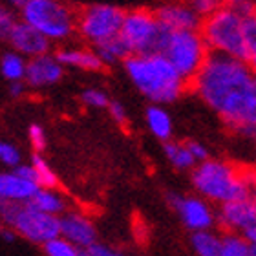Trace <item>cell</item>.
<instances>
[{
  "label": "cell",
  "mask_w": 256,
  "mask_h": 256,
  "mask_svg": "<svg viewBox=\"0 0 256 256\" xmlns=\"http://www.w3.org/2000/svg\"><path fill=\"white\" fill-rule=\"evenodd\" d=\"M62 74L64 66L57 60V57L46 54L28 60L24 80L30 88H48L57 84L62 79Z\"/></svg>",
  "instance_id": "obj_14"
},
{
  "label": "cell",
  "mask_w": 256,
  "mask_h": 256,
  "mask_svg": "<svg viewBox=\"0 0 256 256\" xmlns=\"http://www.w3.org/2000/svg\"><path fill=\"white\" fill-rule=\"evenodd\" d=\"M163 152H165L166 161H168L172 165V168H176V170L187 172L196 166V161L192 160L187 144L182 143V141H174V139L166 141V143L163 144Z\"/></svg>",
  "instance_id": "obj_22"
},
{
  "label": "cell",
  "mask_w": 256,
  "mask_h": 256,
  "mask_svg": "<svg viewBox=\"0 0 256 256\" xmlns=\"http://www.w3.org/2000/svg\"><path fill=\"white\" fill-rule=\"evenodd\" d=\"M220 256H252V249L242 234L222 232V254Z\"/></svg>",
  "instance_id": "obj_25"
},
{
  "label": "cell",
  "mask_w": 256,
  "mask_h": 256,
  "mask_svg": "<svg viewBox=\"0 0 256 256\" xmlns=\"http://www.w3.org/2000/svg\"><path fill=\"white\" fill-rule=\"evenodd\" d=\"M97 54V57L101 59V62L106 66V64H116V62H124V60L130 57V50H128L126 42H124L121 35L118 37H112L104 40V42H99L96 44V50H94Z\"/></svg>",
  "instance_id": "obj_21"
},
{
  "label": "cell",
  "mask_w": 256,
  "mask_h": 256,
  "mask_svg": "<svg viewBox=\"0 0 256 256\" xmlns=\"http://www.w3.org/2000/svg\"><path fill=\"white\" fill-rule=\"evenodd\" d=\"M59 236L82 251L99 244V230L92 216L80 208H70L59 218Z\"/></svg>",
  "instance_id": "obj_12"
},
{
  "label": "cell",
  "mask_w": 256,
  "mask_h": 256,
  "mask_svg": "<svg viewBox=\"0 0 256 256\" xmlns=\"http://www.w3.org/2000/svg\"><path fill=\"white\" fill-rule=\"evenodd\" d=\"M37 190V183L24 180L13 170L0 172V200L2 203H30Z\"/></svg>",
  "instance_id": "obj_16"
},
{
  "label": "cell",
  "mask_w": 256,
  "mask_h": 256,
  "mask_svg": "<svg viewBox=\"0 0 256 256\" xmlns=\"http://www.w3.org/2000/svg\"><path fill=\"white\" fill-rule=\"evenodd\" d=\"M210 50L200 32H172L166 35L161 55L190 84L207 60Z\"/></svg>",
  "instance_id": "obj_7"
},
{
  "label": "cell",
  "mask_w": 256,
  "mask_h": 256,
  "mask_svg": "<svg viewBox=\"0 0 256 256\" xmlns=\"http://www.w3.org/2000/svg\"><path fill=\"white\" fill-rule=\"evenodd\" d=\"M207 48L240 60H249L244 42V18L230 6H220L212 15L205 16L200 28Z\"/></svg>",
  "instance_id": "obj_4"
},
{
  "label": "cell",
  "mask_w": 256,
  "mask_h": 256,
  "mask_svg": "<svg viewBox=\"0 0 256 256\" xmlns=\"http://www.w3.org/2000/svg\"><path fill=\"white\" fill-rule=\"evenodd\" d=\"M166 203L176 210L182 224L190 232H202V230H210L216 227L214 205L196 194L166 192Z\"/></svg>",
  "instance_id": "obj_10"
},
{
  "label": "cell",
  "mask_w": 256,
  "mask_h": 256,
  "mask_svg": "<svg viewBox=\"0 0 256 256\" xmlns=\"http://www.w3.org/2000/svg\"><path fill=\"white\" fill-rule=\"evenodd\" d=\"M0 238H2L4 242H8V244H11V242H15V238H18V236H16L15 232L10 229V227L0 225Z\"/></svg>",
  "instance_id": "obj_38"
},
{
  "label": "cell",
  "mask_w": 256,
  "mask_h": 256,
  "mask_svg": "<svg viewBox=\"0 0 256 256\" xmlns=\"http://www.w3.org/2000/svg\"><path fill=\"white\" fill-rule=\"evenodd\" d=\"M20 16L50 42L66 40L77 30V15L62 0H32L20 8Z\"/></svg>",
  "instance_id": "obj_6"
},
{
  "label": "cell",
  "mask_w": 256,
  "mask_h": 256,
  "mask_svg": "<svg viewBox=\"0 0 256 256\" xmlns=\"http://www.w3.org/2000/svg\"><path fill=\"white\" fill-rule=\"evenodd\" d=\"M86 256H128L124 254L121 249H118V247H112L108 246V244H96L94 247H90L88 251H86Z\"/></svg>",
  "instance_id": "obj_34"
},
{
  "label": "cell",
  "mask_w": 256,
  "mask_h": 256,
  "mask_svg": "<svg viewBox=\"0 0 256 256\" xmlns=\"http://www.w3.org/2000/svg\"><path fill=\"white\" fill-rule=\"evenodd\" d=\"M13 172H15V174H18L20 178H24V180H30V182L37 183V182H35V170H33L32 163H20L16 168H13Z\"/></svg>",
  "instance_id": "obj_36"
},
{
  "label": "cell",
  "mask_w": 256,
  "mask_h": 256,
  "mask_svg": "<svg viewBox=\"0 0 256 256\" xmlns=\"http://www.w3.org/2000/svg\"><path fill=\"white\" fill-rule=\"evenodd\" d=\"M0 163L4 166H10L11 170L16 168V166L22 163L20 150L16 148L15 144H11V143H8V141H2V139H0Z\"/></svg>",
  "instance_id": "obj_28"
},
{
  "label": "cell",
  "mask_w": 256,
  "mask_h": 256,
  "mask_svg": "<svg viewBox=\"0 0 256 256\" xmlns=\"http://www.w3.org/2000/svg\"><path fill=\"white\" fill-rule=\"evenodd\" d=\"M8 40L13 46V52H16L22 57H30V59L50 54V46H52V42L44 35H40L37 30H33L22 20L16 22L15 28L11 30Z\"/></svg>",
  "instance_id": "obj_15"
},
{
  "label": "cell",
  "mask_w": 256,
  "mask_h": 256,
  "mask_svg": "<svg viewBox=\"0 0 256 256\" xmlns=\"http://www.w3.org/2000/svg\"><path fill=\"white\" fill-rule=\"evenodd\" d=\"M28 138H30V143H32L33 150L40 154L44 148H46V132H44V128L40 124H32L30 130H28Z\"/></svg>",
  "instance_id": "obj_31"
},
{
  "label": "cell",
  "mask_w": 256,
  "mask_h": 256,
  "mask_svg": "<svg viewBox=\"0 0 256 256\" xmlns=\"http://www.w3.org/2000/svg\"><path fill=\"white\" fill-rule=\"evenodd\" d=\"M26 64L28 60L16 52L4 54L0 59V74L10 82H22L24 75H26Z\"/></svg>",
  "instance_id": "obj_23"
},
{
  "label": "cell",
  "mask_w": 256,
  "mask_h": 256,
  "mask_svg": "<svg viewBox=\"0 0 256 256\" xmlns=\"http://www.w3.org/2000/svg\"><path fill=\"white\" fill-rule=\"evenodd\" d=\"M30 163L35 170V182H37L38 188H59V178L42 156L33 154Z\"/></svg>",
  "instance_id": "obj_24"
},
{
  "label": "cell",
  "mask_w": 256,
  "mask_h": 256,
  "mask_svg": "<svg viewBox=\"0 0 256 256\" xmlns=\"http://www.w3.org/2000/svg\"><path fill=\"white\" fill-rule=\"evenodd\" d=\"M222 6H236V4H242V2H247V0H218Z\"/></svg>",
  "instance_id": "obj_39"
},
{
  "label": "cell",
  "mask_w": 256,
  "mask_h": 256,
  "mask_svg": "<svg viewBox=\"0 0 256 256\" xmlns=\"http://www.w3.org/2000/svg\"><path fill=\"white\" fill-rule=\"evenodd\" d=\"M188 86L230 134L256 143V74L247 60L210 52Z\"/></svg>",
  "instance_id": "obj_1"
},
{
  "label": "cell",
  "mask_w": 256,
  "mask_h": 256,
  "mask_svg": "<svg viewBox=\"0 0 256 256\" xmlns=\"http://www.w3.org/2000/svg\"><path fill=\"white\" fill-rule=\"evenodd\" d=\"M190 247L196 256H220L222 254V230L210 229L192 232Z\"/></svg>",
  "instance_id": "obj_20"
},
{
  "label": "cell",
  "mask_w": 256,
  "mask_h": 256,
  "mask_svg": "<svg viewBox=\"0 0 256 256\" xmlns=\"http://www.w3.org/2000/svg\"><path fill=\"white\" fill-rule=\"evenodd\" d=\"M0 207H2V200H0Z\"/></svg>",
  "instance_id": "obj_42"
},
{
  "label": "cell",
  "mask_w": 256,
  "mask_h": 256,
  "mask_svg": "<svg viewBox=\"0 0 256 256\" xmlns=\"http://www.w3.org/2000/svg\"><path fill=\"white\" fill-rule=\"evenodd\" d=\"M16 18L13 15V11L10 8H6V6L0 4V38H8L10 37L11 30L15 28L16 24Z\"/></svg>",
  "instance_id": "obj_30"
},
{
  "label": "cell",
  "mask_w": 256,
  "mask_h": 256,
  "mask_svg": "<svg viewBox=\"0 0 256 256\" xmlns=\"http://www.w3.org/2000/svg\"><path fill=\"white\" fill-rule=\"evenodd\" d=\"M254 4H256V2H254ZM254 13H256V11H254Z\"/></svg>",
  "instance_id": "obj_44"
},
{
  "label": "cell",
  "mask_w": 256,
  "mask_h": 256,
  "mask_svg": "<svg viewBox=\"0 0 256 256\" xmlns=\"http://www.w3.org/2000/svg\"><path fill=\"white\" fill-rule=\"evenodd\" d=\"M55 57L62 66H74L84 72H99L104 66L94 50L86 48H64L57 52Z\"/></svg>",
  "instance_id": "obj_18"
},
{
  "label": "cell",
  "mask_w": 256,
  "mask_h": 256,
  "mask_svg": "<svg viewBox=\"0 0 256 256\" xmlns=\"http://www.w3.org/2000/svg\"><path fill=\"white\" fill-rule=\"evenodd\" d=\"M30 203L35 208L50 214V216H55V218H60L66 210L72 208L68 196L59 188H38Z\"/></svg>",
  "instance_id": "obj_17"
},
{
  "label": "cell",
  "mask_w": 256,
  "mask_h": 256,
  "mask_svg": "<svg viewBox=\"0 0 256 256\" xmlns=\"http://www.w3.org/2000/svg\"><path fill=\"white\" fill-rule=\"evenodd\" d=\"M123 64L128 79L152 104H172L188 88L187 80L161 54L130 55Z\"/></svg>",
  "instance_id": "obj_3"
},
{
  "label": "cell",
  "mask_w": 256,
  "mask_h": 256,
  "mask_svg": "<svg viewBox=\"0 0 256 256\" xmlns=\"http://www.w3.org/2000/svg\"><path fill=\"white\" fill-rule=\"evenodd\" d=\"M247 62L251 64V68H252V72H254V74H256V57H251V59L247 60Z\"/></svg>",
  "instance_id": "obj_41"
},
{
  "label": "cell",
  "mask_w": 256,
  "mask_h": 256,
  "mask_svg": "<svg viewBox=\"0 0 256 256\" xmlns=\"http://www.w3.org/2000/svg\"><path fill=\"white\" fill-rule=\"evenodd\" d=\"M144 121L148 126L150 134L156 139H160L163 143L170 141L172 134H174V123H172L170 114L166 112L165 106H158V104H150L144 112Z\"/></svg>",
  "instance_id": "obj_19"
},
{
  "label": "cell",
  "mask_w": 256,
  "mask_h": 256,
  "mask_svg": "<svg viewBox=\"0 0 256 256\" xmlns=\"http://www.w3.org/2000/svg\"><path fill=\"white\" fill-rule=\"evenodd\" d=\"M121 38L126 42L132 55L161 54L168 32H165L156 18V13L150 10L124 11Z\"/></svg>",
  "instance_id": "obj_8"
},
{
  "label": "cell",
  "mask_w": 256,
  "mask_h": 256,
  "mask_svg": "<svg viewBox=\"0 0 256 256\" xmlns=\"http://www.w3.org/2000/svg\"><path fill=\"white\" fill-rule=\"evenodd\" d=\"M0 225L10 227L18 238L40 247L59 238V218L38 210L32 203H2Z\"/></svg>",
  "instance_id": "obj_5"
},
{
  "label": "cell",
  "mask_w": 256,
  "mask_h": 256,
  "mask_svg": "<svg viewBox=\"0 0 256 256\" xmlns=\"http://www.w3.org/2000/svg\"><path fill=\"white\" fill-rule=\"evenodd\" d=\"M194 194L212 205H224L242 196H256V170L225 160L208 158L190 170Z\"/></svg>",
  "instance_id": "obj_2"
},
{
  "label": "cell",
  "mask_w": 256,
  "mask_h": 256,
  "mask_svg": "<svg viewBox=\"0 0 256 256\" xmlns=\"http://www.w3.org/2000/svg\"><path fill=\"white\" fill-rule=\"evenodd\" d=\"M106 110H108V114H110V118L114 119V123H118L119 126H124V124L128 123V114H126V108H124L123 102L110 101Z\"/></svg>",
  "instance_id": "obj_33"
},
{
  "label": "cell",
  "mask_w": 256,
  "mask_h": 256,
  "mask_svg": "<svg viewBox=\"0 0 256 256\" xmlns=\"http://www.w3.org/2000/svg\"><path fill=\"white\" fill-rule=\"evenodd\" d=\"M216 227L222 232L246 234L256 227V196H242L216 208Z\"/></svg>",
  "instance_id": "obj_11"
},
{
  "label": "cell",
  "mask_w": 256,
  "mask_h": 256,
  "mask_svg": "<svg viewBox=\"0 0 256 256\" xmlns=\"http://www.w3.org/2000/svg\"><path fill=\"white\" fill-rule=\"evenodd\" d=\"M80 101L82 104L88 108H108L110 104V99H108L106 92H102L101 88H86L82 94H80Z\"/></svg>",
  "instance_id": "obj_27"
},
{
  "label": "cell",
  "mask_w": 256,
  "mask_h": 256,
  "mask_svg": "<svg viewBox=\"0 0 256 256\" xmlns=\"http://www.w3.org/2000/svg\"><path fill=\"white\" fill-rule=\"evenodd\" d=\"M156 18L165 32H200L202 28V16L192 10L190 2L185 0H174L165 2L154 11Z\"/></svg>",
  "instance_id": "obj_13"
},
{
  "label": "cell",
  "mask_w": 256,
  "mask_h": 256,
  "mask_svg": "<svg viewBox=\"0 0 256 256\" xmlns=\"http://www.w3.org/2000/svg\"><path fill=\"white\" fill-rule=\"evenodd\" d=\"M10 2H11V4H15V6H20V8H22V6H26L28 2H32V0H10Z\"/></svg>",
  "instance_id": "obj_40"
},
{
  "label": "cell",
  "mask_w": 256,
  "mask_h": 256,
  "mask_svg": "<svg viewBox=\"0 0 256 256\" xmlns=\"http://www.w3.org/2000/svg\"><path fill=\"white\" fill-rule=\"evenodd\" d=\"M124 11L112 4L86 6L77 15V32L94 46L118 37L123 26Z\"/></svg>",
  "instance_id": "obj_9"
},
{
  "label": "cell",
  "mask_w": 256,
  "mask_h": 256,
  "mask_svg": "<svg viewBox=\"0 0 256 256\" xmlns=\"http://www.w3.org/2000/svg\"><path fill=\"white\" fill-rule=\"evenodd\" d=\"M187 2H192V0H187Z\"/></svg>",
  "instance_id": "obj_43"
},
{
  "label": "cell",
  "mask_w": 256,
  "mask_h": 256,
  "mask_svg": "<svg viewBox=\"0 0 256 256\" xmlns=\"http://www.w3.org/2000/svg\"><path fill=\"white\" fill-rule=\"evenodd\" d=\"M42 251L46 256H86V251L75 247L74 244L66 242L64 238H55V240L48 242L42 247Z\"/></svg>",
  "instance_id": "obj_26"
},
{
  "label": "cell",
  "mask_w": 256,
  "mask_h": 256,
  "mask_svg": "<svg viewBox=\"0 0 256 256\" xmlns=\"http://www.w3.org/2000/svg\"><path fill=\"white\" fill-rule=\"evenodd\" d=\"M24 92H26V84H24V80H22V82H11V86H10L11 97H22L24 96Z\"/></svg>",
  "instance_id": "obj_37"
},
{
  "label": "cell",
  "mask_w": 256,
  "mask_h": 256,
  "mask_svg": "<svg viewBox=\"0 0 256 256\" xmlns=\"http://www.w3.org/2000/svg\"><path fill=\"white\" fill-rule=\"evenodd\" d=\"M190 6H192V10L196 11L198 15L202 16V18H205V16L212 15L214 11L218 10L222 4H220L218 0H192Z\"/></svg>",
  "instance_id": "obj_32"
},
{
  "label": "cell",
  "mask_w": 256,
  "mask_h": 256,
  "mask_svg": "<svg viewBox=\"0 0 256 256\" xmlns=\"http://www.w3.org/2000/svg\"><path fill=\"white\" fill-rule=\"evenodd\" d=\"M185 144H187L192 160L196 161V165L208 160V148L202 143V141H185Z\"/></svg>",
  "instance_id": "obj_35"
},
{
  "label": "cell",
  "mask_w": 256,
  "mask_h": 256,
  "mask_svg": "<svg viewBox=\"0 0 256 256\" xmlns=\"http://www.w3.org/2000/svg\"><path fill=\"white\" fill-rule=\"evenodd\" d=\"M244 42L249 59L256 57V13L244 18Z\"/></svg>",
  "instance_id": "obj_29"
}]
</instances>
